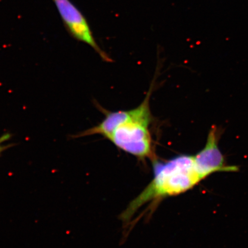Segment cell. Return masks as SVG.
<instances>
[{
	"mask_svg": "<svg viewBox=\"0 0 248 248\" xmlns=\"http://www.w3.org/2000/svg\"><path fill=\"white\" fill-rule=\"evenodd\" d=\"M152 85L142 103L132 109L131 117L117 127L107 139L117 148L140 159L154 157L149 126L152 122L150 99Z\"/></svg>",
	"mask_w": 248,
	"mask_h": 248,
	"instance_id": "obj_2",
	"label": "cell"
},
{
	"mask_svg": "<svg viewBox=\"0 0 248 248\" xmlns=\"http://www.w3.org/2000/svg\"><path fill=\"white\" fill-rule=\"evenodd\" d=\"M65 29L78 42L91 46L105 61L111 62L108 56L100 48L93 36L84 15L71 0H52Z\"/></svg>",
	"mask_w": 248,
	"mask_h": 248,
	"instance_id": "obj_3",
	"label": "cell"
},
{
	"mask_svg": "<svg viewBox=\"0 0 248 248\" xmlns=\"http://www.w3.org/2000/svg\"><path fill=\"white\" fill-rule=\"evenodd\" d=\"M11 138V135L8 133L0 136V155L3 152L12 146V145L11 144H4L5 142H7Z\"/></svg>",
	"mask_w": 248,
	"mask_h": 248,
	"instance_id": "obj_5",
	"label": "cell"
},
{
	"mask_svg": "<svg viewBox=\"0 0 248 248\" xmlns=\"http://www.w3.org/2000/svg\"><path fill=\"white\" fill-rule=\"evenodd\" d=\"M220 135V129L216 126H213L207 136L205 146L195 155L205 178L217 172H235L238 170L236 166H229L226 164L225 157L218 147Z\"/></svg>",
	"mask_w": 248,
	"mask_h": 248,
	"instance_id": "obj_4",
	"label": "cell"
},
{
	"mask_svg": "<svg viewBox=\"0 0 248 248\" xmlns=\"http://www.w3.org/2000/svg\"><path fill=\"white\" fill-rule=\"evenodd\" d=\"M154 178L121 215L129 221L145 204L185 193L205 179L195 155H179L164 162L154 160Z\"/></svg>",
	"mask_w": 248,
	"mask_h": 248,
	"instance_id": "obj_1",
	"label": "cell"
}]
</instances>
